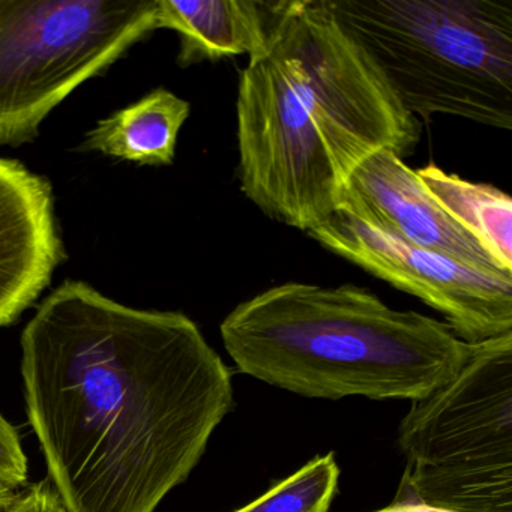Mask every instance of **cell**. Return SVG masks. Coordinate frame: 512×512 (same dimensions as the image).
Returning <instances> with one entry per match:
<instances>
[{
	"instance_id": "cell-1",
	"label": "cell",
	"mask_w": 512,
	"mask_h": 512,
	"mask_svg": "<svg viewBox=\"0 0 512 512\" xmlns=\"http://www.w3.org/2000/svg\"><path fill=\"white\" fill-rule=\"evenodd\" d=\"M26 410L68 512H155L233 409L232 371L176 311L137 310L83 281L22 334Z\"/></svg>"
},
{
	"instance_id": "cell-2",
	"label": "cell",
	"mask_w": 512,
	"mask_h": 512,
	"mask_svg": "<svg viewBox=\"0 0 512 512\" xmlns=\"http://www.w3.org/2000/svg\"><path fill=\"white\" fill-rule=\"evenodd\" d=\"M236 119L242 193L304 232L337 212L368 157L404 160L422 128L326 0H283L265 52L239 74Z\"/></svg>"
},
{
	"instance_id": "cell-3",
	"label": "cell",
	"mask_w": 512,
	"mask_h": 512,
	"mask_svg": "<svg viewBox=\"0 0 512 512\" xmlns=\"http://www.w3.org/2000/svg\"><path fill=\"white\" fill-rule=\"evenodd\" d=\"M239 373L322 400L418 401L457 376L473 344L446 323L386 305L355 284L284 283L220 326Z\"/></svg>"
},
{
	"instance_id": "cell-4",
	"label": "cell",
	"mask_w": 512,
	"mask_h": 512,
	"mask_svg": "<svg viewBox=\"0 0 512 512\" xmlns=\"http://www.w3.org/2000/svg\"><path fill=\"white\" fill-rule=\"evenodd\" d=\"M419 122L512 130V0H326Z\"/></svg>"
},
{
	"instance_id": "cell-5",
	"label": "cell",
	"mask_w": 512,
	"mask_h": 512,
	"mask_svg": "<svg viewBox=\"0 0 512 512\" xmlns=\"http://www.w3.org/2000/svg\"><path fill=\"white\" fill-rule=\"evenodd\" d=\"M398 448L394 502L512 512V334L473 344L454 379L413 401Z\"/></svg>"
},
{
	"instance_id": "cell-6",
	"label": "cell",
	"mask_w": 512,
	"mask_h": 512,
	"mask_svg": "<svg viewBox=\"0 0 512 512\" xmlns=\"http://www.w3.org/2000/svg\"><path fill=\"white\" fill-rule=\"evenodd\" d=\"M158 0H0V145L20 146L80 85L157 31Z\"/></svg>"
},
{
	"instance_id": "cell-7",
	"label": "cell",
	"mask_w": 512,
	"mask_h": 512,
	"mask_svg": "<svg viewBox=\"0 0 512 512\" xmlns=\"http://www.w3.org/2000/svg\"><path fill=\"white\" fill-rule=\"evenodd\" d=\"M335 256L421 299L469 344L512 334V277L461 265L346 212L307 232Z\"/></svg>"
},
{
	"instance_id": "cell-8",
	"label": "cell",
	"mask_w": 512,
	"mask_h": 512,
	"mask_svg": "<svg viewBox=\"0 0 512 512\" xmlns=\"http://www.w3.org/2000/svg\"><path fill=\"white\" fill-rule=\"evenodd\" d=\"M338 211L461 265L512 277L445 211L418 172L389 149L377 151L353 172Z\"/></svg>"
},
{
	"instance_id": "cell-9",
	"label": "cell",
	"mask_w": 512,
	"mask_h": 512,
	"mask_svg": "<svg viewBox=\"0 0 512 512\" xmlns=\"http://www.w3.org/2000/svg\"><path fill=\"white\" fill-rule=\"evenodd\" d=\"M62 259L49 182L0 158V328L37 301Z\"/></svg>"
},
{
	"instance_id": "cell-10",
	"label": "cell",
	"mask_w": 512,
	"mask_h": 512,
	"mask_svg": "<svg viewBox=\"0 0 512 512\" xmlns=\"http://www.w3.org/2000/svg\"><path fill=\"white\" fill-rule=\"evenodd\" d=\"M281 5L283 0H158L157 28L181 37L176 61L182 68L254 58L265 52Z\"/></svg>"
},
{
	"instance_id": "cell-11",
	"label": "cell",
	"mask_w": 512,
	"mask_h": 512,
	"mask_svg": "<svg viewBox=\"0 0 512 512\" xmlns=\"http://www.w3.org/2000/svg\"><path fill=\"white\" fill-rule=\"evenodd\" d=\"M190 112L188 101L167 89H155L101 121L89 131L83 149L142 166H169Z\"/></svg>"
},
{
	"instance_id": "cell-12",
	"label": "cell",
	"mask_w": 512,
	"mask_h": 512,
	"mask_svg": "<svg viewBox=\"0 0 512 512\" xmlns=\"http://www.w3.org/2000/svg\"><path fill=\"white\" fill-rule=\"evenodd\" d=\"M437 202L512 274V200L493 185L475 184L428 164L416 170Z\"/></svg>"
},
{
	"instance_id": "cell-13",
	"label": "cell",
	"mask_w": 512,
	"mask_h": 512,
	"mask_svg": "<svg viewBox=\"0 0 512 512\" xmlns=\"http://www.w3.org/2000/svg\"><path fill=\"white\" fill-rule=\"evenodd\" d=\"M340 481L334 452L317 455L235 512H329Z\"/></svg>"
},
{
	"instance_id": "cell-14",
	"label": "cell",
	"mask_w": 512,
	"mask_h": 512,
	"mask_svg": "<svg viewBox=\"0 0 512 512\" xmlns=\"http://www.w3.org/2000/svg\"><path fill=\"white\" fill-rule=\"evenodd\" d=\"M29 463L19 431L0 413V488L17 491L28 482Z\"/></svg>"
},
{
	"instance_id": "cell-15",
	"label": "cell",
	"mask_w": 512,
	"mask_h": 512,
	"mask_svg": "<svg viewBox=\"0 0 512 512\" xmlns=\"http://www.w3.org/2000/svg\"><path fill=\"white\" fill-rule=\"evenodd\" d=\"M8 512H68L49 479L17 491L16 499Z\"/></svg>"
},
{
	"instance_id": "cell-16",
	"label": "cell",
	"mask_w": 512,
	"mask_h": 512,
	"mask_svg": "<svg viewBox=\"0 0 512 512\" xmlns=\"http://www.w3.org/2000/svg\"><path fill=\"white\" fill-rule=\"evenodd\" d=\"M373 512H452L448 509L436 508V506L425 505V503H397L386 506V508L379 509Z\"/></svg>"
},
{
	"instance_id": "cell-17",
	"label": "cell",
	"mask_w": 512,
	"mask_h": 512,
	"mask_svg": "<svg viewBox=\"0 0 512 512\" xmlns=\"http://www.w3.org/2000/svg\"><path fill=\"white\" fill-rule=\"evenodd\" d=\"M17 491L0 488V512H8L16 499Z\"/></svg>"
}]
</instances>
